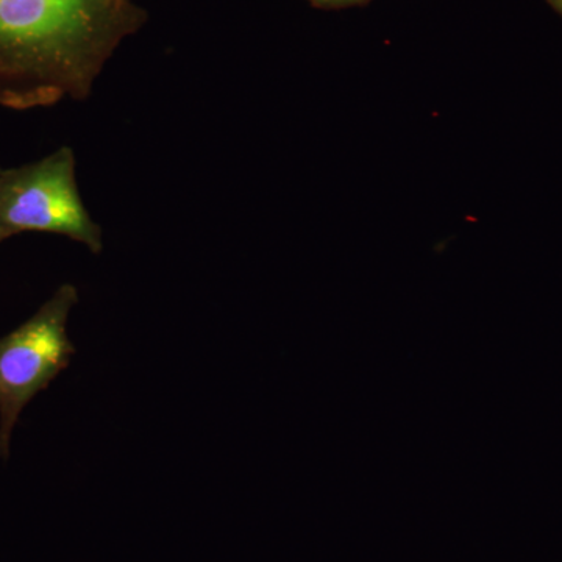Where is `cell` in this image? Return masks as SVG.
<instances>
[{
  "instance_id": "cell-4",
  "label": "cell",
  "mask_w": 562,
  "mask_h": 562,
  "mask_svg": "<svg viewBox=\"0 0 562 562\" xmlns=\"http://www.w3.org/2000/svg\"><path fill=\"white\" fill-rule=\"evenodd\" d=\"M553 3L562 11V0H553Z\"/></svg>"
},
{
  "instance_id": "cell-5",
  "label": "cell",
  "mask_w": 562,
  "mask_h": 562,
  "mask_svg": "<svg viewBox=\"0 0 562 562\" xmlns=\"http://www.w3.org/2000/svg\"><path fill=\"white\" fill-rule=\"evenodd\" d=\"M0 171H2V169H0Z\"/></svg>"
},
{
  "instance_id": "cell-2",
  "label": "cell",
  "mask_w": 562,
  "mask_h": 562,
  "mask_svg": "<svg viewBox=\"0 0 562 562\" xmlns=\"http://www.w3.org/2000/svg\"><path fill=\"white\" fill-rule=\"evenodd\" d=\"M79 301L72 284H63L49 301L0 338V461L10 458L11 436L22 412L70 364V310Z\"/></svg>"
},
{
  "instance_id": "cell-1",
  "label": "cell",
  "mask_w": 562,
  "mask_h": 562,
  "mask_svg": "<svg viewBox=\"0 0 562 562\" xmlns=\"http://www.w3.org/2000/svg\"><path fill=\"white\" fill-rule=\"evenodd\" d=\"M124 18V0H0V103L85 98Z\"/></svg>"
},
{
  "instance_id": "cell-3",
  "label": "cell",
  "mask_w": 562,
  "mask_h": 562,
  "mask_svg": "<svg viewBox=\"0 0 562 562\" xmlns=\"http://www.w3.org/2000/svg\"><path fill=\"white\" fill-rule=\"evenodd\" d=\"M24 232L57 233L94 254L102 250V232L81 202L76 157L68 147L0 171V243Z\"/></svg>"
}]
</instances>
